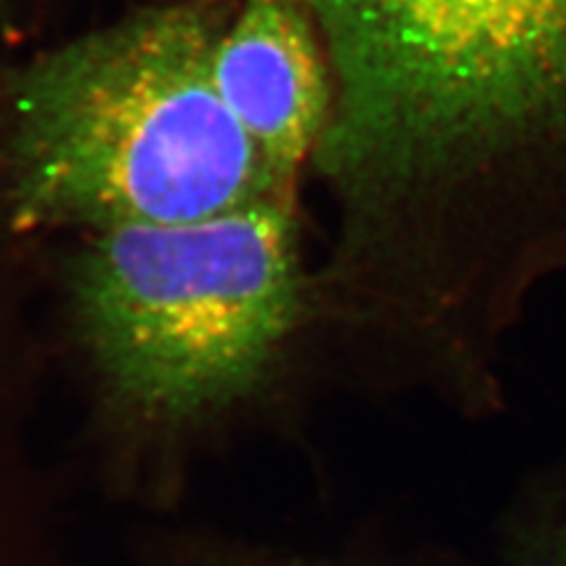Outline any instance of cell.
I'll use <instances>...</instances> for the list:
<instances>
[{
  "label": "cell",
  "instance_id": "obj_2",
  "mask_svg": "<svg viewBox=\"0 0 566 566\" xmlns=\"http://www.w3.org/2000/svg\"><path fill=\"white\" fill-rule=\"evenodd\" d=\"M69 291L109 411L166 486L201 449L286 432L324 374L297 199L97 232Z\"/></svg>",
  "mask_w": 566,
  "mask_h": 566
},
{
  "label": "cell",
  "instance_id": "obj_4",
  "mask_svg": "<svg viewBox=\"0 0 566 566\" xmlns=\"http://www.w3.org/2000/svg\"><path fill=\"white\" fill-rule=\"evenodd\" d=\"M216 81L258 151L300 185L335 104L328 52L303 0H237L216 48Z\"/></svg>",
  "mask_w": 566,
  "mask_h": 566
},
{
  "label": "cell",
  "instance_id": "obj_6",
  "mask_svg": "<svg viewBox=\"0 0 566 566\" xmlns=\"http://www.w3.org/2000/svg\"><path fill=\"white\" fill-rule=\"evenodd\" d=\"M166 566H447L413 555L378 553V547H345L333 553H300L248 541H203Z\"/></svg>",
  "mask_w": 566,
  "mask_h": 566
},
{
  "label": "cell",
  "instance_id": "obj_3",
  "mask_svg": "<svg viewBox=\"0 0 566 566\" xmlns=\"http://www.w3.org/2000/svg\"><path fill=\"white\" fill-rule=\"evenodd\" d=\"M237 0H164L12 85L0 139L17 227H168L297 199L229 112L216 48Z\"/></svg>",
  "mask_w": 566,
  "mask_h": 566
},
{
  "label": "cell",
  "instance_id": "obj_1",
  "mask_svg": "<svg viewBox=\"0 0 566 566\" xmlns=\"http://www.w3.org/2000/svg\"><path fill=\"white\" fill-rule=\"evenodd\" d=\"M335 104L318 303L345 340L486 376L566 276V0H303Z\"/></svg>",
  "mask_w": 566,
  "mask_h": 566
},
{
  "label": "cell",
  "instance_id": "obj_5",
  "mask_svg": "<svg viewBox=\"0 0 566 566\" xmlns=\"http://www.w3.org/2000/svg\"><path fill=\"white\" fill-rule=\"evenodd\" d=\"M503 547L507 566H566V463L531 476L512 501Z\"/></svg>",
  "mask_w": 566,
  "mask_h": 566
}]
</instances>
